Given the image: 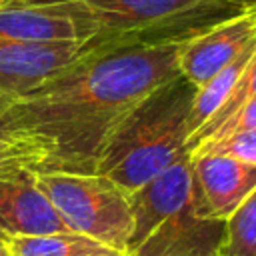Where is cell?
Instances as JSON below:
<instances>
[{"mask_svg":"<svg viewBox=\"0 0 256 256\" xmlns=\"http://www.w3.org/2000/svg\"><path fill=\"white\" fill-rule=\"evenodd\" d=\"M220 256H256V188L224 222Z\"/></svg>","mask_w":256,"mask_h":256,"instance_id":"obj_13","label":"cell"},{"mask_svg":"<svg viewBox=\"0 0 256 256\" xmlns=\"http://www.w3.org/2000/svg\"><path fill=\"white\" fill-rule=\"evenodd\" d=\"M68 230L94 238L124 256L132 232L128 196L108 178L90 172H34Z\"/></svg>","mask_w":256,"mask_h":256,"instance_id":"obj_4","label":"cell"},{"mask_svg":"<svg viewBox=\"0 0 256 256\" xmlns=\"http://www.w3.org/2000/svg\"><path fill=\"white\" fill-rule=\"evenodd\" d=\"M16 2H24V0H0V6H8V4H16Z\"/></svg>","mask_w":256,"mask_h":256,"instance_id":"obj_19","label":"cell"},{"mask_svg":"<svg viewBox=\"0 0 256 256\" xmlns=\"http://www.w3.org/2000/svg\"><path fill=\"white\" fill-rule=\"evenodd\" d=\"M0 256H10V254H8V252H6V248H4V246H2V244H0Z\"/></svg>","mask_w":256,"mask_h":256,"instance_id":"obj_20","label":"cell"},{"mask_svg":"<svg viewBox=\"0 0 256 256\" xmlns=\"http://www.w3.org/2000/svg\"><path fill=\"white\" fill-rule=\"evenodd\" d=\"M246 4H256V0H244Z\"/></svg>","mask_w":256,"mask_h":256,"instance_id":"obj_21","label":"cell"},{"mask_svg":"<svg viewBox=\"0 0 256 256\" xmlns=\"http://www.w3.org/2000/svg\"><path fill=\"white\" fill-rule=\"evenodd\" d=\"M180 44L86 42L84 54L20 96L0 120L42 154L40 172L90 174L112 130L156 88L180 76Z\"/></svg>","mask_w":256,"mask_h":256,"instance_id":"obj_1","label":"cell"},{"mask_svg":"<svg viewBox=\"0 0 256 256\" xmlns=\"http://www.w3.org/2000/svg\"><path fill=\"white\" fill-rule=\"evenodd\" d=\"M192 152H222V154L234 156L242 162L256 164V128L226 136L222 140H216V142H210L204 146H198Z\"/></svg>","mask_w":256,"mask_h":256,"instance_id":"obj_15","label":"cell"},{"mask_svg":"<svg viewBox=\"0 0 256 256\" xmlns=\"http://www.w3.org/2000/svg\"><path fill=\"white\" fill-rule=\"evenodd\" d=\"M42 156L26 146H0V176L40 172Z\"/></svg>","mask_w":256,"mask_h":256,"instance_id":"obj_16","label":"cell"},{"mask_svg":"<svg viewBox=\"0 0 256 256\" xmlns=\"http://www.w3.org/2000/svg\"><path fill=\"white\" fill-rule=\"evenodd\" d=\"M86 42L20 44L0 40V118L26 92L72 64Z\"/></svg>","mask_w":256,"mask_h":256,"instance_id":"obj_8","label":"cell"},{"mask_svg":"<svg viewBox=\"0 0 256 256\" xmlns=\"http://www.w3.org/2000/svg\"><path fill=\"white\" fill-rule=\"evenodd\" d=\"M192 196L206 218L228 220L256 188V164L222 152H190Z\"/></svg>","mask_w":256,"mask_h":256,"instance_id":"obj_6","label":"cell"},{"mask_svg":"<svg viewBox=\"0 0 256 256\" xmlns=\"http://www.w3.org/2000/svg\"><path fill=\"white\" fill-rule=\"evenodd\" d=\"M0 146H26V148H32L30 144H26L24 140H20V138H16L4 124H2V120H0ZM32 150H36V148H32ZM38 152V150H36ZM40 154V152H38ZM42 156V154H40ZM44 160V158H42ZM44 164V162H42Z\"/></svg>","mask_w":256,"mask_h":256,"instance_id":"obj_18","label":"cell"},{"mask_svg":"<svg viewBox=\"0 0 256 256\" xmlns=\"http://www.w3.org/2000/svg\"><path fill=\"white\" fill-rule=\"evenodd\" d=\"M50 232H68V226L36 186L34 172L0 176V240Z\"/></svg>","mask_w":256,"mask_h":256,"instance_id":"obj_10","label":"cell"},{"mask_svg":"<svg viewBox=\"0 0 256 256\" xmlns=\"http://www.w3.org/2000/svg\"><path fill=\"white\" fill-rule=\"evenodd\" d=\"M254 50H256V38L232 62H228L212 78H208L202 86L196 88V94H194V100H192V108H190V116H188V144H190L192 136L200 128H204L210 122V118L218 112V108L224 104V100L228 98V94L234 88L236 80L240 78L244 66L252 58Z\"/></svg>","mask_w":256,"mask_h":256,"instance_id":"obj_12","label":"cell"},{"mask_svg":"<svg viewBox=\"0 0 256 256\" xmlns=\"http://www.w3.org/2000/svg\"><path fill=\"white\" fill-rule=\"evenodd\" d=\"M254 38L256 4L182 42L178 50V70L190 84L198 88L220 68L232 62Z\"/></svg>","mask_w":256,"mask_h":256,"instance_id":"obj_9","label":"cell"},{"mask_svg":"<svg viewBox=\"0 0 256 256\" xmlns=\"http://www.w3.org/2000/svg\"><path fill=\"white\" fill-rule=\"evenodd\" d=\"M94 34L92 22L66 2L36 0L0 6V40L6 42H88Z\"/></svg>","mask_w":256,"mask_h":256,"instance_id":"obj_7","label":"cell"},{"mask_svg":"<svg viewBox=\"0 0 256 256\" xmlns=\"http://www.w3.org/2000/svg\"><path fill=\"white\" fill-rule=\"evenodd\" d=\"M252 98H256V50H254V54H252V58L248 60V64L244 66V70H242V74H240V78L236 80V84H234V88L230 90V94H228V98L224 100V104L218 108V112L210 118V122L204 126V128H200L194 136H192V140H190V144H188V150L192 152L206 136H210L228 116H232L240 106H244L248 100H252Z\"/></svg>","mask_w":256,"mask_h":256,"instance_id":"obj_14","label":"cell"},{"mask_svg":"<svg viewBox=\"0 0 256 256\" xmlns=\"http://www.w3.org/2000/svg\"><path fill=\"white\" fill-rule=\"evenodd\" d=\"M252 128H256V98H252L244 106H240L210 136H206L198 146H204V144H210V142H216V140H222L226 136H232V134H238V132H244V130H252Z\"/></svg>","mask_w":256,"mask_h":256,"instance_id":"obj_17","label":"cell"},{"mask_svg":"<svg viewBox=\"0 0 256 256\" xmlns=\"http://www.w3.org/2000/svg\"><path fill=\"white\" fill-rule=\"evenodd\" d=\"M0 244L10 256H122L106 244L78 232H50L34 236H10Z\"/></svg>","mask_w":256,"mask_h":256,"instance_id":"obj_11","label":"cell"},{"mask_svg":"<svg viewBox=\"0 0 256 256\" xmlns=\"http://www.w3.org/2000/svg\"><path fill=\"white\" fill-rule=\"evenodd\" d=\"M196 86L182 74L146 96L104 142L96 174L132 196L188 150V116Z\"/></svg>","mask_w":256,"mask_h":256,"instance_id":"obj_2","label":"cell"},{"mask_svg":"<svg viewBox=\"0 0 256 256\" xmlns=\"http://www.w3.org/2000/svg\"><path fill=\"white\" fill-rule=\"evenodd\" d=\"M36 2V0H24ZM94 26L90 46L180 44L254 4L244 0H60Z\"/></svg>","mask_w":256,"mask_h":256,"instance_id":"obj_3","label":"cell"},{"mask_svg":"<svg viewBox=\"0 0 256 256\" xmlns=\"http://www.w3.org/2000/svg\"><path fill=\"white\" fill-rule=\"evenodd\" d=\"M224 220L198 212L194 196L180 210L132 230L124 256H220Z\"/></svg>","mask_w":256,"mask_h":256,"instance_id":"obj_5","label":"cell"}]
</instances>
